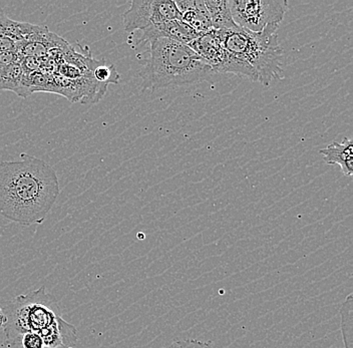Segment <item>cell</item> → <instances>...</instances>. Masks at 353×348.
I'll return each instance as SVG.
<instances>
[{"mask_svg": "<svg viewBox=\"0 0 353 348\" xmlns=\"http://www.w3.org/2000/svg\"><path fill=\"white\" fill-rule=\"evenodd\" d=\"M175 3L183 23L198 34H205L213 30L204 0H179Z\"/></svg>", "mask_w": 353, "mask_h": 348, "instance_id": "9c48e42d", "label": "cell"}, {"mask_svg": "<svg viewBox=\"0 0 353 348\" xmlns=\"http://www.w3.org/2000/svg\"><path fill=\"white\" fill-rule=\"evenodd\" d=\"M2 310L6 315L4 345L8 347L21 345L24 334H39L61 317L57 299L44 286L8 301Z\"/></svg>", "mask_w": 353, "mask_h": 348, "instance_id": "277c9868", "label": "cell"}, {"mask_svg": "<svg viewBox=\"0 0 353 348\" xmlns=\"http://www.w3.org/2000/svg\"><path fill=\"white\" fill-rule=\"evenodd\" d=\"M211 68L214 74H234L246 76L252 81H257V74L248 63L227 52L223 45L218 30H212L200 35L195 41L187 45Z\"/></svg>", "mask_w": 353, "mask_h": 348, "instance_id": "8992f818", "label": "cell"}, {"mask_svg": "<svg viewBox=\"0 0 353 348\" xmlns=\"http://www.w3.org/2000/svg\"><path fill=\"white\" fill-rule=\"evenodd\" d=\"M37 334L41 336L44 347L48 348L72 347L77 341L76 326L68 323L63 317Z\"/></svg>", "mask_w": 353, "mask_h": 348, "instance_id": "30bf717a", "label": "cell"}, {"mask_svg": "<svg viewBox=\"0 0 353 348\" xmlns=\"http://www.w3.org/2000/svg\"><path fill=\"white\" fill-rule=\"evenodd\" d=\"M4 323H6V315L3 314L1 306H0V329L3 328Z\"/></svg>", "mask_w": 353, "mask_h": 348, "instance_id": "44dd1931", "label": "cell"}, {"mask_svg": "<svg viewBox=\"0 0 353 348\" xmlns=\"http://www.w3.org/2000/svg\"><path fill=\"white\" fill-rule=\"evenodd\" d=\"M92 76L94 81L99 83L101 87L107 89L109 83H119L120 81V74L117 72L116 68L114 65H107L105 61H99V65H97L92 70Z\"/></svg>", "mask_w": 353, "mask_h": 348, "instance_id": "9a60e30c", "label": "cell"}, {"mask_svg": "<svg viewBox=\"0 0 353 348\" xmlns=\"http://www.w3.org/2000/svg\"><path fill=\"white\" fill-rule=\"evenodd\" d=\"M212 28L215 30H233L238 28L234 23L228 0H206Z\"/></svg>", "mask_w": 353, "mask_h": 348, "instance_id": "7c38bea8", "label": "cell"}, {"mask_svg": "<svg viewBox=\"0 0 353 348\" xmlns=\"http://www.w3.org/2000/svg\"><path fill=\"white\" fill-rule=\"evenodd\" d=\"M61 194L57 172L41 158L0 162V216L22 226L43 224Z\"/></svg>", "mask_w": 353, "mask_h": 348, "instance_id": "6da1fadb", "label": "cell"}, {"mask_svg": "<svg viewBox=\"0 0 353 348\" xmlns=\"http://www.w3.org/2000/svg\"><path fill=\"white\" fill-rule=\"evenodd\" d=\"M15 24L17 21L10 19L0 8V39L10 37L14 32Z\"/></svg>", "mask_w": 353, "mask_h": 348, "instance_id": "2e32d148", "label": "cell"}, {"mask_svg": "<svg viewBox=\"0 0 353 348\" xmlns=\"http://www.w3.org/2000/svg\"><path fill=\"white\" fill-rule=\"evenodd\" d=\"M234 23L255 34L278 25L288 10L287 0H228Z\"/></svg>", "mask_w": 353, "mask_h": 348, "instance_id": "5b68a950", "label": "cell"}, {"mask_svg": "<svg viewBox=\"0 0 353 348\" xmlns=\"http://www.w3.org/2000/svg\"><path fill=\"white\" fill-rule=\"evenodd\" d=\"M21 57L17 50L13 52H0V67L12 65V63H21Z\"/></svg>", "mask_w": 353, "mask_h": 348, "instance_id": "d6986e66", "label": "cell"}, {"mask_svg": "<svg viewBox=\"0 0 353 348\" xmlns=\"http://www.w3.org/2000/svg\"><path fill=\"white\" fill-rule=\"evenodd\" d=\"M320 154L328 165H339L344 175H353V142L352 139H344L341 143L334 142L322 149Z\"/></svg>", "mask_w": 353, "mask_h": 348, "instance_id": "8fae6325", "label": "cell"}, {"mask_svg": "<svg viewBox=\"0 0 353 348\" xmlns=\"http://www.w3.org/2000/svg\"><path fill=\"white\" fill-rule=\"evenodd\" d=\"M17 50V43L10 37H2L0 39V52H13Z\"/></svg>", "mask_w": 353, "mask_h": 348, "instance_id": "ffe728a7", "label": "cell"}, {"mask_svg": "<svg viewBox=\"0 0 353 348\" xmlns=\"http://www.w3.org/2000/svg\"><path fill=\"white\" fill-rule=\"evenodd\" d=\"M21 345L23 348H46L43 338L35 332L24 334L22 336Z\"/></svg>", "mask_w": 353, "mask_h": 348, "instance_id": "e0dca14e", "label": "cell"}, {"mask_svg": "<svg viewBox=\"0 0 353 348\" xmlns=\"http://www.w3.org/2000/svg\"><path fill=\"white\" fill-rule=\"evenodd\" d=\"M172 21H182L175 1L172 0H134L123 13V28L129 34Z\"/></svg>", "mask_w": 353, "mask_h": 348, "instance_id": "52a82bcc", "label": "cell"}, {"mask_svg": "<svg viewBox=\"0 0 353 348\" xmlns=\"http://www.w3.org/2000/svg\"><path fill=\"white\" fill-rule=\"evenodd\" d=\"M352 294L348 295L341 308V328L344 347H353Z\"/></svg>", "mask_w": 353, "mask_h": 348, "instance_id": "5bb4252c", "label": "cell"}, {"mask_svg": "<svg viewBox=\"0 0 353 348\" xmlns=\"http://www.w3.org/2000/svg\"><path fill=\"white\" fill-rule=\"evenodd\" d=\"M149 56L140 72L143 88L156 90L199 83L214 74L211 68L184 43L171 39L151 41Z\"/></svg>", "mask_w": 353, "mask_h": 348, "instance_id": "7a4b0ae2", "label": "cell"}, {"mask_svg": "<svg viewBox=\"0 0 353 348\" xmlns=\"http://www.w3.org/2000/svg\"><path fill=\"white\" fill-rule=\"evenodd\" d=\"M23 74L21 63L0 67V90H10L19 96Z\"/></svg>", "mask_w": 353, "mask_h": 348, "instance_id": "4fadbf2b", "label": "cell"}, {"mask_svg": "<svg viewBox=\"0 0 353 348\" xmlns=\"http://www.w3.org/2000/svg\"><path fill=\"white\" fill-rule=\"evenodd\" d=\"M168 348H213L211 345L196 339H184V340L174 341Z\"/></svg>", "mask_w": 353, "mask_h": 348, "instance_id": "ac0fdd59", "label": "cell"}, {"mask_svg": "<svg viewBox=\"0 0 353 348\" xmlns=\"http://www.w3.org/2000/svg\"><path fill=\"white\" fill-rule=\"evenodd\" d=\"M199 37L200 34L182 21H172L154 24L141 32H134L131 34L128 43L132 45H139L143 43H151L157 39H165L189 45Z\"/></svg>", "mask_w": 353, "mask_h": 348, "instance_id": "ba28073f", "label": "cell"}, {"mask_svg": "<svg viewBox=\"0 0 353 348\" xmlns=\"http://www.w3.org/2000/svg\"><path fill=\"white\" fill-rule=\"evenodd\" d=\"M278 28L270 25L259 34L240 28L218 30L227 52L248 63L264 87L284 78V52L278 41Z\"/></svg>", "mask_w": 353, "mask_h": 348, "instance_id": "3957f363", "label": "cell"}]
</instances>
